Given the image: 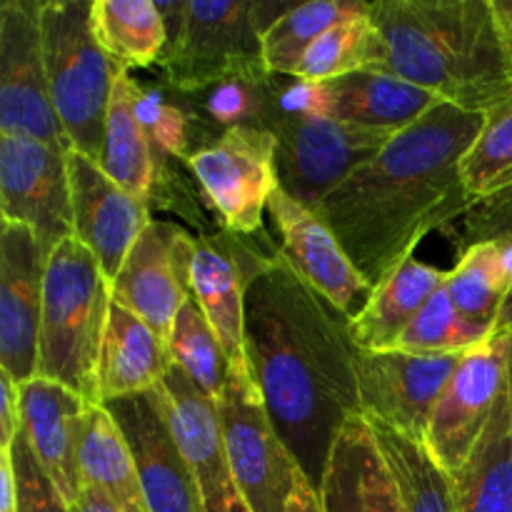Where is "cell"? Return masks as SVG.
<instances>
[{"mask_svg": "<svg viewBox=\"0 0 512 512\" xmlns=\"http://www.w3.org/2000/svg\"><path fill=\"white\" fill-rule=\"evenodd\" d=\"M110 305V280L95 255L78 238L55 245L45 273L38 378L55 380L88 403H98L95 373Z\"/></svg>", "mask_w": 512, "mask_h": 512, "instance_id": "obj_4", "label": "cell"}, {"mask_svg": "<svg viewBox=\"0 0 512 512\" xmlns=\"http://www.w3.org/2000/svg\"><path fill=\"white\" fill-rule=\"evenodd\" d=\"M490 338L493 335L475 328L458 313L443 285L405 330L398 350L418 355H463Z\"/></svg>", "mask_w": 512, "mask_h": 512, "instance_id": "obj_36", "label": "cell"}, {"mask_svg": "<svg viewBox=\"0 0 512 512\" xmlns=\"http://www.w3.org/2000/svg\"><path fill=\"white\" fill-rule=\"evenodd\" d=\"M158 393L175 443L200 485L205 512H228L235 483L225 453L218 400L198 388L175 363L160 383Z\"/></svg>", "mask_w": 512, "mask_h": 512, "instance_id": "obj_20", "label": "cell"}, {"mask_svg": "<svg viewBox=\"0 0 512 512\" xmlns=\"http://www.w3.org/2000/svg\"><path fill=\"white\" fill-rule=\"evenodd\" d=\"M135 110H138L140 123H143L150 145H153L155 168H158V173L165 168L168 160L190 158L193 150H190L188 145L193 125H190L188 108L165 98L163 90L140 88Z\"/></svg>", "mask_w": 512, "mask_h": 512, "instance_id": "obj_38", "label": "cell"}, {"mask_svg": "<svg viewBox=\"0 0 512 512\" xmlns=\"http://www.w3.org/2000/svg\"><path fill=\"white\" fill-rule=\"evenodd\" d=\"M168 348L173 363L210 398L218 400L228 383L230 360L218 333L193 298H188V303L180 308L170 330Z\"/></svg>", "mask_w": 512, "mask_h": 512, "instance_id": "obj_34", "label": "cell"}, {"mask_svg": "<svg viewBox=\"0 0 512 512\" xmlns=\"http://www.w3.org/2000/svg\"><path fill=\"white\" fill-rule=\"evenodd\" d=\"M278 253H265L250 235L223 228L193 235L188 255V293L218 333L230 365L245 360V295L260 270Z\"/></svg>", "mask_w": 512, "mask_h": 512, "instance_id": "obj_14", "label": "cell"}, {"mask_svg": "<svg viewBox=\"0 0 512 512\" xmlns=\"http://www.w3.org/2000/svg\"><path fill=\"white\" fill-rule=\"evenodd\" d=\"M93 35L125 70L160 63L168 48V25L153 0H93Z\"/></svg>", "mask_w": 512, "mask_h": 512, "instance_id": "obj_29", "label": "cell"}, {"mask_svg": "<svg viewBox=\"0 0 512 512\" xmlns=\"http://www.w3.org/2000/svg\"><path fill=\"white\" fill-rule=\"evenodd\" d=\"M383 73L443 103L488 113L512 98V68L493 0H375Z\"/></svg>", "mask_w": 512, "mask_h": 512, "instance_id": "obj_3", "label": "cell"}, {"mask_svg": "<svg viewBox=\"0 0 512 512\" xmlns=\"http://www.w3.org/2000/svg\"><path fill=\"white\" fill-rule=\"evenodd\" d=\"M0 512H15V470L10 448L0 450Z\"/></svg>", "mask_w": 512, "mask_h": 512, "instance_id": "obj_43", "label": "cell"}, {"mask_svg": "<svg viewBox=\"0 0 512 512\" xmlns=\"http://www.w3.org/2000/svg\"><path fill=\"white\" fill-rule=\"evenodd\" d=\"M20 430H23L20 385L0 370V450H8Z\"/></svg>", "mask_w": 512, "mask_h": 512, "instance_id": "obj_40", "label": "cell"}, {"mask_svg": "<svg viewBox=\"0 0 512 512\" xmlns=\"http://www.w3.org/2000/svg\"><path fill=\"white\" fill-rule=\"evenodd\" d=\"M268 213L280 233L285 263L338 313L353 320L368 303L373 285L360 275L333 230L283 188L273 193Z\"/></svg>", "mask_w": 512, "mask_h": 512, "instance_id": "obj_17", "label": "cell"}, {"mask_svg": "<svg viewBox=\"0 0 512 512\" xmlns=\"http://www.w3.org/2000/svg\"><path fill=\"white\" fill-rule=\"evenodd\" d=\"M10 458L15 470V512H70V503L35 458L23 430L10 445Z\"/></svg>", "mask_w": 512, "mask_h": 512, "instance_id": "obj_39", "label": "cell"}, {"mask_svg": "<svg viewBox=\"0 0 512 512\" xmlns=\"http://www.w3.org/2000/svg\"><path fill=\"white\" fill-rule=\"evenodd\" d=\"M448 280V270L433 268L413 255L400 263L370 293L368 303L350 320L358 350H395L420 310Z\"/></svg>", "mask_w": 512, "mask_h": 512, "instance_id": "obj_25", "label": "cell"}, {"mask_svg": "<svg viewBox=\"0 0 512 512\" xmlns=\"http://www.w3.org/2000/svg\"><path fill=\"white\" fill-rule=\"evenodd\" d=\"M453 485L458 512H512V340L508 373L488 428L468 463L453 475Z\"/></svg>", "mask_w": 512, "mask_h": 512, "instance_id": "obj_26", "label": "cell"}, {"mask_svg": "<svg viewBox=\"0 0 512 512\" xmlns=\"http://www.w3.org/2000/svg\"><path fill=\"white\" fill-rule=\"evenodd\" d=\"M138 95L140 85L135 83L128 70H123L115 80L113 95H110L103 153H100L98 165L120 188L150 203L155 180H158V168H155L153 145H150L148 133L135 110Z\"/></svg>", "mask_w": 512, "mask_h": 512, "instance_id": "obj_28", "label": "cell"}, {"mask_svg": "<svg viewBox=\"0 0 512 512\" xmlns=\"http://www.w3.org/2000/svg\"><path fill=\"white\" fill-rule=\"evenodd\" d=\"M318 490L325 512H405L373 423L360 413L340 428Z\"/></svg>", "mask_w": 512, "mask_h": 512, "instance_id": "obj_21", "label": "cell"}, {"mask_svg": "<svg viewBox=\"0 0 512 512\" xmlns=\"http://www.w3.org/2000/svg\"><path fill=\"white\" fill-rule=\"evenodd\" d=\"M285 512H325L323 498H320V490L303 470L298 468L293 480V490H290L288 505Z\"/></svg>", "mask_w": 512, "mask_h": 512, "instance_id": "obj_41", "label": "cell"}, {"mask_svg": "<svg viewBox=\"0 0 512 512\" xmlns=\"http://www.w3.org/2000/svg\"><path fill=\"white\" fill-rule=\"evenodd\" d=\"M385 43L368 8L325 30L300 60L293 78L305 83H330L358 70L380 68Z\"/></svg>", "mask_w": 512, "mask_h": 512, "instance_id": "obj_31", "label": "cell"}, {"mask_svg": "<svg viewBox=\"0 0 512 512\" xmlns=\"http://www.w3.org/2000/svg\"><path fill=\"white\" fill-rule=\"evenodd\" d=\"M73 238H78L113 283L125 258L153 220L150 203L135 198L103 173L95 160L68 150Z\"/></svg>", "mask_w": 512, "mask_h": 512, "instance_id": "obj_19", "label": "cell"}, {"mask_svg": "<svg viewBox=\"0 0 512 512\" xmlns=\"http://www.w3.org/2000/svg\"><path fill=\"white\" fill-rule=\"evenodd\" d=\"M173 368L168 340L160 338L145 320L110 305L103 345L98 355V403L108 405L130 395L150 393L160 388L168 370Z\"/></svg>", "mask_w": 512, "mask_h": 512, "instance_id": "obj_23", "label": "cell"}, {"mask_svg": "<svg viewBox=\"0 0 512 512\" xmlns=\"http://www.w3.org/2000/svg\"><path fill=\"white\" fill-rule=\"evenodd\" d=\"M28 225L3 220L0 235V368L18 385L38 378V340L48 258Z\"/></svg>", "mask_w": 512, "mask_h": 512, "instance_id": "obj_15", "label": "cell"}, {"mask_svg": "<svg viewBox=\"0 0 512 512\" xmlns=\"http://www.w3.org/2000/svg\"><path fill=\"white\" fill-rule=\"evenodd\" d=\"M0 135L65 143L50 100L35 0L0 3Z\"/></svg>", "mask_w": 512, "mask_h": 512, "instance_id": "obj_13", "label": "cell"}, {"mask_svg": "<svg viewBox=\"0 0 512 512\" xmlns=\"http://www.w3.org/2000/svg\"><path fill=\"white\" fill-rule=\"evenodd\" d=\"M510 335H493L460 358L425 433V450L453 478L490 423L510 360Z\"/></svg>", "mask_w": 512, "mask_h": 512, "instance_id": "obj_12", "label": "cell"}, {"mask_svg": "<svg viewBox=\"0 0 512 512\" xmlns=\"http://www.w3.org/2000/svg\"><path fill=\"white\" fill-rule=\"evenodd\" d=\"M185 163L225 228L240 235L263 230L265 210L280 188L278 140L270 130L235 125L195 148Z\"/></svg>", "mask_w": 512, "mask_h": 512, "instance_id": "obj_9", "label": "cell"}, {"mask_svg": "<svg viewBox=\"0 0 512 512\" xmlns=\"http://www.w3.org/2000/svg\"><path fill=\"white\" fill-rule=\"evenodd\" d=\"M158 8L168 25V48L158 65L173 90L198 95L228 80L270 78L253 0H180Z\"/></svg>", "mask_w": 512, "mask_h": 512, "instance_id": "obj_6", "label": "cell"}, {"mask_svg": "<svg viewBox=\"0 0 512 512\" xmlns=\"http://www.w3.org/2000/svg\"><path fill=\"white\" fill-rule=\"evenodd\" d=\"M193 235L175 223L153 220L110 283L113 303L130 310L163 340L188 303V255Z\"/></svg>", "mask_w": 512, "mask_h": 512, "instance_id": "obj_16", "label": "cell"}, {"mask_svg": "<svg viewBox=\"0 0 512 512\" xmlns=\"http://www.w3.org/2000/svg\"><path fill=\"white\" fill-rule=\"evenodd\" d=\"M463 180L473 200L512 188V98L485 113V123L463 160Z\"/></svg>", "mask_w": 512, "mask_h": 512, "instance_id": "obj_35", "label": "cell"}, {"mask_svg": "<svg viewBox=\"0 0 512 512\" xmlns=\"http://www.w3.org/2000/svg\"><path fill=\"white\" fill-rule=\"evenodd\" d=\"M228 512H250L248 503L243 500V495L238 493V488H235L233 498H230V505H228Z\"/></svg>", "mask_w": 512, "mask_h": 512, "instance_id": "obj_45", "label": "cell"}, {"mask_svg": "<svg viewBox=\"0 0 512 512\" xmlns=\"http://www.w3.org/2000/svg\"><path fill=\"white\" fill-rule=\"evenodd\" d=\"M105 408L133 450L148 512H205L200 485L175 443L158 388Z\"/></svg>", "mask_w": 512, "mask_h": 512, "instance_id": "obj_18", "label": "cell"}, {"mask_svg": "<svg viewBox=\"0 0 512 512\" xmlns=\"http://www.w3.org/2000/svg\"><path fill=\"white\" fill-rule=\"evenodd\" d=\"M68 145L0 135L3 220L28 225L48 250L73 238Z\"/></svg>", "mask_w": 512, "mask_h": 512, "instance_id": "obj_10", "label": "cell"}, {"mask_svg": "<svg viewBox=\"0 0 512 512\" xmlns=\"http://www.w3.org/2000/svg\"><path fill=\"white\" fill-rule=\"evenodd\" d=\"M245 363L275 430L320 488L330 448L360 413L350 320L275 255L245 295Z\"/></svg>", "mask_w": 512, "mask_h": 512, "instance_id": "obj_1", "label": "cell"}, {"mask_svg": "<svg viewBox=\"0 0 512 512\" xmlns=\"http://www.w3.org/2000/svg\"><path fill=\"white\" fill-rule=\"evenodd\" d=\"M90 10L88 0H45L40 3V35L50 100L65 143L98 163L110 95L125 68L95 40Z\"/></svg>", "mask_w": 512, "mask_h": 512, "instance_id": "obj_5", "label": "cell"}, {"mask_svg": "<svg viewBox=\"0 0 512 512\" xmlns=\"http://www.w3.org/2000/svg\"><path fill=\"white\" fill-rule=\"evenodd\" d=\"M365 8L368 3L360 0H310L295 5L263 33V58L268 73L293 78L303 55L325 30Z\"/></svg>", "mask_w": 512, "mask_h": 512, "instance_id": "obj_33", "label": "cell"}, {"mask_svg": "<svg viewBox=\"0 0 512 512\" xmlns=\"http://www.w3.org/2000/svg\"><path fill=\"white\" fill-rule=\"evenodd\" d=\"M78 468L83 485L108 495L123 512H148L133 450L105 405L93 403L85 413Z\"/></svg>", "mask_w": 512, "mask_h": 512, "instance_id": "obj_27", "label": "cell"}, {"mask_svg": "<svg viewBox=\"0 0 512 512\" xmlns=\"http://www.w3.org/2000/svg\"><path fill=\"white\" fill-rule=\"evenodd\" d=\"M70 512H123L108 495H103L100 490L90 488V485H83L80 488L78 498L70 503Z\"/></svg>", "mask_w": 512, "mask_h": 512, "instance_id": "obj_42", "label": "cell"}, {"mask_svg": "<svg viewBox=\"0 0 512 512\" xmlns=\"http://www.w3.org/2000/svg\"><path fill=\"white\" fill-rule=\"evenodd\" d=\"M260 128L278 140L280 188L310 210L373 160L395 135L340 123L328 115L283 113L273 105V90Z\"/></svg>", "mask_w": 512, "mask_h": 512, "instance_id": "obj_7", "label": "cell"}, {"mask_svg": "<svg viewBox=\"0 0 512 512\" xmlns=\"http://www.w3.org/2000/svg\"><path fill=\"white\" fill-rule=\"evenodd\" d=\"M323 115L340 123L385 133H400L418 123L435 103V95L383 70H358L345 78L320 83Z\"/></svg>", "mask_w": 512, "mask_h": 512, "instance_id": "obj_24", "label": "cell"}, {"mask_svg": "<svg viewBox=\"0 0 512 512\" xmlns=\"http://www.w3.org/2000/svg\"><path fill=\"white\" fill-rule=\"evenodd\" d=\"M510 288L508 258L498 243H475L465 248L445 280V290L458 313L488 335L498 333Z\"/></svg>", "mask_w": 512, "mask_h": 512, "instance_id": "obj_30", "label": "cell"}, {"mask_svg": "<svg viewBox=\"0 0 512 512\" xmlns=\"http://www.w3.org/2000/svg\"><path fill=\"white\" fill-rule=\"evenodd\" d=\"M20 400H23V433L28 445L65 500L73 503L83 488L78 468L80 430L93 403H88L75 390L45 378L20 385Z\"/></svg>", "mask_w": 512, "mask_h": 512, "instance_id": "obj_22", "label": "cell"}, {"mask_svg": "<svg viewBox=\"0 0 512 512\" xmlns=\"http://www.w3.org/2000/svg\"><path fill=\"white\" fill-rule=\"evenodd\" d=\"M218 413L230 475L250 512H285L298 463L275 430L245 360L230 365Z\"/></svg>", "mask_w": 512, "mask_h": 512, "instance_id": "obj_8", "label": "cell"}, {"mask_svg": "<svg viewBox=\"0 0 512 512\" xmlns=\"http://www.w3.org/2000/svg\"><path fill=\"white\" fill-rule=\"evenodd\" d=\"M378 443L400 488L405 512H458L453 478L430 458L423 443L373 423Z\"/></svg>", "mask_w": 512, "mask_h": 512, "instance_id": "obj_32", "label": "cell"}, {"mask_svg": "<svg viewBox=\"0 0 512 512\" xmlns=\"http://www.w3.org/2000/svg\"><path fill=\"white\" fill-rule=\"evenodd\" d=\"M450 238L460 245V253L475 243H498L503 248L505 258H508V268L512 275V188L503 190L490 198L475 200L473 208L465 215H460L455 223L445 228ZM512 333V288L505 303L503 315H500L498 333L495 335H510Z\"/></svg>", "mask_w": 512, "mask_h": 512, "instance_id": "obj_37", "label": "cell"}, {"mask_svg": "<svg viewBox=\"0 0 512 512\" xmlns=\"http://www.w3.org/2000/svg\"><path fill=\"white\" fill-rule=\"evenodd\" d=\"M483 123L485 113L440 100L315 208L373 288L473 208L463 160Z\"/></svg>", "mask_w": 512, "mask_h": 512, "instance_id": "obj_2", "label": "cell"}, {"mask_svg": "<svg viewBox=\"0 0 512 512\" xmlns=\"http://www.w3.org/2000/svg\"><path fill=\"white\" fill-rule=\"evenodd\" d=\"M463 355L358 350L360 415L423 443L440 395Z\"/></svg>", "mask_w": 512, "mask_h": 512, "instance_id": "obj_11", "label": "cell"}, {"mask_svg": "<svg viewBox=\"0 0 512 512\" xmlns=\"http://www.w3.org/2000/svg\"><path fill=\"white\" fill-rule=\"evenodd\" d=\"M495 15H498L500 30H503L505 48H508L510 68H512V0H493Z\"/></svg>", "mask_w": 512, "mask_h": 512, "instance_id": "obj_44", "label": "cell"}]
</instances>
